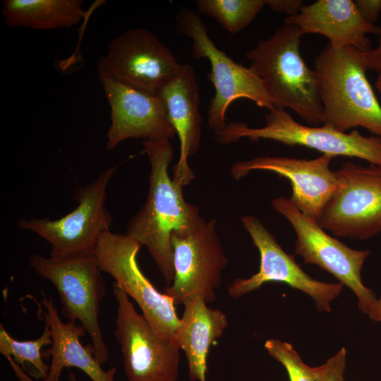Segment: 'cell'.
Wrapping results in <instances>:
<instances>
[{"label": "cell", "mask_w": 381, "mask_h": 381, "mask_svg": "<svg viewBox=\"0 0 381 381\" xmlns=\"http://www.w3.org/2000/svg\"><path fill=\"white\" fill-rule=\"evenodd\" d=\"M143 146L150 164L148 193L126 234L147 248L169 286L174 277L172 235L189 230L201 215L197 206L185 200L183 186L169 176L174 157L169 140H143Z\"/></svg>", "instance_id": "6da1fadb"}, {"label": "cell", "mask_w": 381, "mask_h": 381, "mask_svg": "<svg viewBox=\"0 0 381 381\" xmlns=\"http://www.w3.org/2000/svg\"><path fill=\"white\" fill-rule=\"evenodd\" d=\"M303 36L298 27L284 23L259 41L246 58L276 107L289 109L308 126H316L323 117L319 79L301 56Z\"/></svg>", "instance_id": "7a4b0ae2"}, {"label": "cell", "mask_w": 381, "mask_h": 381, "mask_svg": "<svg viewBox=\"0 0 381 381\" xmlns=\"http://www.w3.org/2000/svg\"><path fill=\"white\" fill-rule=\"evenodd\" d=\"M322 123L339 131L361 127L381 138V105L368 79L364 52L327 44L315 60Z\"/></svg>", "instance_id": "3957f363"}, {"label": "cell", "mask_w": 381, "mask_h": 381, "mask_svg": "<svg viewBox=\"0 0 381 381\" xmlns=\"http://www.w3.org/2000/svg\"><path fill=\"white\" fill-rule=\"evenodd\" d=\"M29 265L54 286L62 315L68 321L80 322L91 339L96 359L102 365L106 363L109 352L99 321L106 286L95 252L49 258L33 253Z\"/></svg>", "instance_id": "277c9868"}, {"label": "cell", "mask_w": 381, "mask_h": 381, "mask_svg": "<svg viewBox=\"0 0 381 381\" xmlns=\"http://www.w3.org/2000/svg\"><path fill=\"white\" fill-rule=\"evenodd\" d=\"M265 119V125L260 128H251L242 122L227 123L222 131L214 134L215 138L224 145L242 138L271 140L291 147H309L331 157H356L381 166L380 137L365 136L355 129L341 132L325 124L303 125L295 121L286 109L276 107L269 111Z\"/></svg>", "instance_id": "5b68a950"}, {"label": "cell", "mask_w": 381, "mask_h": 381, "mask_svg": "<svg viewBox=\"0 0 381 381\" xmlns=\"http://www.w3.org/2000/svg\"><path fill=\"white\" fill-rule=\"evenodd\" d=\"M178 32L192 40V55L209 61L211 71L207 79L215 93L207 110L209 128L214 134L227 125L226 112L232 102L247 99L262 108L272 110L275 106L260 79L250 67L236 63L211 40L207 28L195 11L181 8L176 16Z\"/></svg>", "instance_id": "8992f818"}, {"label": "cell", "mask_w": 381, "mask_h": 381, "mask_svg": "<svg viewBox=\"0 0 381 381\" xmlns=\"http://www.w3.org/2000/svg\"><path fill=\"white\" fill-rule=\"evenodd\" d=\"M119 165L107 168L92 183L78 186L73 197L78 205L58 219H20L17 226L31 231L51 246L52 256L95 252L102 234L110 231L112 217L106 206L107 188Z\"/></svg>", "instance_id": "52a82bcc"}, {"label": "cell", "mask_w": 381, "mask_h": 381, "mask_svg": "<svg viewBox=\"0 0 381 381\" xmlns=\"http://www.w3.org/2000/svg\"><path fill=\"white\" fill-rule=\"evenodd\" d=\"M141 243L124 234L103 233L95 253L102 272L111 275L115 284L140 307L142 315L161 338L176 344L179 327L173 299L162 294L141 271L137 255Z\"/></svg>", "instance_id": "ba28073f"}, {"label": "cell", "mask_w": 381, "mask_h": 381, "mask_svg": "<svg viewBox=\"0 0 381 381\" xmlns=\"http://www.w3.org/2000/svg\"><path fill=\"white\" fill-rule=\"evenodd\" d=\"M318 220L337 237L368 240L381 233V166L345 163Z\"/></svg>", "instance_id": "9c48e42d"}, {"label": "cell", "mask_w": 381, "mask_h": 381, "mask_svg": "<svg viewBox=\"0 0 381 381\" xmlns=\"http://www.w3.org/2000/svg\"><path fill=\"white\" fill-rule=\"evenodd\" d=\"M174 277L164 294L175 305L189 298L202 297L207 303L216 300V289L228 258L216 231V220L202 217L188 231L171 237Z\"/></svg>", "instance_id": "30bf717a"}, {"label": "cell", "mask_w": 381, "mask_h": 381, "mask_svg": "<svg viewBox=\"0 0 381 381\" xmlns=\"http://www.w3.org/2000/svg\"><path fill=\"white\" fill-rule=\"evenodd\" d=\"M271 204L295 231V253L302 257L304 264L317 265L350 289L358 299V309L363 312L377 298L361 278L362 267L370 250L351 248L329 235L318 221L304 215L289 198L280 196Z\"/></svg>", "instance_id": "8fae6325"}, {"label": "cell", "mask_w": 381, "mask_h": 381, "mask_svg": "<svg viewBox=\"0 0 381 381\" xmlns=\"http://www.w3.org/2000/svg\"><path fill=\"white\" fill-rule=\"evenodd\" d=\"M170 49L152 32L138 28L112 40L97 64L98 74L154 95L181 71Z\"/></svg>", "instance_id": "7c38bea8"}, {"label": "cell", "mask_w": 381, "mask_h": 381, "mask_svg": "<svg viewBox=\"0 0 381 381\" xmlns=\"http://www.w3.org/2000/svg\"><path fill=\"white\" fill-rule=\"evenodd\" d=\"M117 303L114 334L123 357L128 381H177L180 348L159 337L128 296L115 283Z\"/></svg>", "instance_id": "4fadbf2b"}, {"label": "cell", "mask_w": 381, "mask_h": 381, "mask_svg": "<svg viewBox=\"0 0 381 381\" xmlns=\"http://www.w3.org/2000/svg\"><path fill=\"white\" fill-rule=\"evenodd\" d=\"M242 224L260 254L258 272L248 278H237L227 287L229 295L236 299L269 282L286 284L306 294L318 310L330 312V303L341 293L343 285L321 282L308 275L295 261L294 255L285 252L273 234L254 215L241 217Z\"/></svg>", "instance_id": "5bb4252c"}, {"label": "cell", "mask_w": 381, "mask_h": 381, "mask_svg": "<svg viewBox=\"0 0 381 381\" xmlns=\"http://www.w3.org/2000/svg\"><path fill=\"white\" fill-rule=\"evenodd\" d=\"M98 76L110 107L107 150L128 139L157 142L170 140L176 135L158 95L132 87L103 74Z\"/></svg>", "instance_id": "9a60e30c"}, {"label": "cell", "mask_w": 381, "mask_h": 381, "mask_svg": "<svg viewBox=\"0 0 381 381\" xmlns=\"http://www.w3.org/2000/svg\"><path fill=\"white\" fill-rule=\"evenodd\" d=\"M332 159L326 155L312 159L260 156L235 162L230 171L236 180L254 171H268L286 178L292 189L290 201L304 215L318 222L338 186L336 172L329 168Z\"/></svg>", "instance_id": "2e32d148"}, {"label": "cell", "mask_w": 381, "mask_h": 381, "mask_svg": "<svg viewBox=\"0 0 381 381\" xmlns=\"http://www.w3.org/2000/svg\"><path fill=\"white\" fill-rule=\"evenodd\" d=\"M284 23L298 27L301 32L318 34L328 39L335 49L351 47L362 52H369V35H378L380 27L368 22L352 0H318L303 5Z\"/></svg>", "instance_id": "e0dca14e"}, {"label": "cell", "mask_w": 381, "mask_h": 381, "mask_svg": "<svg viewBox=\"0 0 381 381\" xmlns=\"http://www.w3.org/2000/svg\"><path fill=\"white\" fill-rule=\"evenodd\" d=\"M164 103L171 124L178 135L180 154L173 168V180L188 185L195 174L188 164L200 146L202 118L199 110L200 94L193 68L183 64L180 73L158 93Z\"/></svg>", "instance_id": "ac0fdd59"}, {"label": "cell", "mask_w": 381, "mask_h": 381, "mask_svg": "<svg viewBox=\"0 0 381 381\" xmlns=\"http://www.w3.org/2000/svg\"><path fill=\"white\" fill-rule=\"evenodd\" d=\"M41 303L38 316H41L52 332L51 346L42 352L44 358H51L48 376L43 381H59L64 368H77L92 381H114L115 367L104 370L96 359L92 344L83 346L80 337L85 329L76 322H62L51 296L41 290Z\"/></svg>", "instance_id": "d6986e66"}, {"label": "cell", "mask_w": 381, "mask_h": 381, "mask_svg": "<svg viewBox=\"0 0 381 381\" xmlns=\"http://www.w3.org/2000/svg\"><path fill=\"white\" fill-rule=\"evenodd\" d=\"M207 303L201 296L185 301L176 332V344L185 352L191 381H206L210 347L228 325L225 313Z\"/></svg>", "instance_id": "ffe728a7"}, {"label": "cell", "mask_w": 381, "mask_h": 381, "mask_svg": "<svg viewBox=\"0 0 381 381\" xmlns=\"http://www.w3.org/2000/svg\"><path fill=\"white\" fill-rule=\"evenodd\" d=\"M1 15L8 27L53 30L75 26L87 13L81 0H4Z\"/></svg>", "instance_id": "44dd1931"}, {"label": "cell", "mask_w": 381, "mask_h": 381, "mask_svg": "<svg viewBox=\"0 0 381 381\" xmlns=\"http://www.w3.org/2000/svg\"><path fill=\"white\" fill-rule=\"evenodd\" d=\"M52 343V332L47 323L42 334L29 341L15 339L2 324L0 325V353L8 360L19 381L47 378L49 365L44 361L42 349Z\"/></svg>", "instance_id": "7402d4cb"}, {"label": "cell", "mask_w": 381, "mask_h": 381, "mask_svg": "<svg viewBox=\"0 0 381 381\" xmlns=\"http://www.w3.org/2000/svg\"><path fill=\"white\" fill-rule=\"evenodd\" d=\"M199 12L214 18L232 34L245 29L266 6L265 0H198Z\"/></svg>", "instance_id": "603a6c76"}, {"label": "cell", "mask_w": 381, "mask_h": 381, "mask_svg": "<svg viewBox=\"0 0 381 381\" xmlns=\"http://www.w3.org/2000/svg\"><path fill=\"white\" fill-rule=\"evenodd\" d=\"M264 346L284 367L290 381H317L315 367L305 363L289 342L271 338L265 341Z\"/></svg>", "instance_id": "cb8c5ba5"}, {"label": "cell", "mask_w": 381, "mask_h": 381, "mask_svg": "<svg viewBox=\"0 0 381 381\" xmlns=\"http://www.w3.org/2000/svg\"><path fill=\"white\" fill-rule=\"evenodd\" d=\"M346 351L342 347L323 364L315 367L317 381H346Z\"/></svg>", "instance_id": "d4e9b609"}, {"label": "cell", "mask_w": 381, "mask_h": 381, "mask_svg": "<svg viewBox=\"0 0 381 381\" xmlns=\"http://www.w3.org/2000/svg\"><path fill=\"white\" fill-rule=\"evenodd\" d=\"M362 16L370 23L375 24L381 13V0L354 1Z\"/></svg>", "instance_id": "484cf974"}, {"label": "cell", "mask_w": 381, "mask_h": 381, "mask_svg": "<svg viewBox=\"0 0 381 381\" xmlns=\"http://www.w3.org/2000/svg\"><path fill=\"white\" fill-rule=\"evenodd\" d=\"M266 6L272 11L289 16L296 14L303 6L301 0H265Z\"/></svg>", "instance_id": "4316f807"}, {"label": "cell", "mask_w": 381, "mask_h": 381, "mask_svg": "<svg viewBox=\"0 0 381 381\" xmlns=\"http://www.w3.org/2000/svg\"><path fill=\"white\" fill-rule=\"evenodd\" d=\"M378 37L377 45L369 52H364L365 62L368 69L377 73L381 71V27Z\"/></svg>", "instance_id": "83f0119b"}, {"label": "cell", "mask_w": 381, "mask_h": 381, "mask_svg": "<svg viewBox=\"0 0 381 381\" xmlns=\"http://www.w3.org/2000/svg\"><path fill=\"white\" fill-rule=\"evenodd\" d=\"M362 313L373 321L381 322V297L371 301Z\"/></svg>", "instance_id": "f1b7e54d"}, {"label": "cell", "mask_w": 381, "mask_h": 381, "mask_svg": "<svg viewBox=\"0 0 381 381\" xmlns=\"http://www.w3.org/2000/svg\"><path fill=\"white\" fill-rule=\"evenodd\" d=\"M377 78L375 81V87L379 92V94L381 95V71L377 73Z\"/></svg>", "instance_id": "f546056e"}, {"label": "cell", "mask_w": 381, "mask_h": 381, "mask_svg": "<svg viewBox=\"0 0 381 381\" xmlns=\"http://www.w3.org/2000/svg\"><path fill=\"white\" fill-rule=\"evenodd\" d=\"M68 381H78V379L75 377V375L72 371L68 372Z\"/></svg>", "instance_id": "4dcf8cb0"}, {"label": "cell", "mask_w": 381, "mask_h": 381, "mask_svg": "<svg viewBox=\"0 0 381 381\" xmlns=\"http://www.w3.org/2000/svg\"><path fill=\"white\" fill-rule=\"evenodd\" d=\"M381 381V380H380Z\"/></svg>", "instance_id": "1f68e13d"}]
</instances>
